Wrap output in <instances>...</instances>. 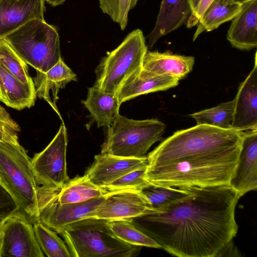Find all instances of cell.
Wrapping results in <instances>:
<instances>
[{"mask_svg": "<svg viewBox=\"0 0 257 257\" xmlns=\"http://www.w3.org/2000/svg\"><path fill=\"white\" fill-rule=\"evenodd\" d=\"M186 188L187 194L133 219L135 226L173 255L217 256L237 234L240 197L229 184Z\"/></svg>", "mask_w": 257, "mask_h": 257, "instance_id": "obj_1", "label": "cell"}, {"mask_svg": "<svg viewBox=\"0 0 257 257\" xmlns=\"http://www.w3.org/2000/svg\"><path fill=\"white\" fill-rule=\"evenodd\" d=\"M244 133L206 124L177 131L149 154L147 166L201 158L239 157Z\"/></svg>", "mask_w": 257, "mask_h": 257, "instance_id": "obj_2", "label": "cell"}, {"mask_svg": "<svg viewBox=\"0 0 257 257\" xmlns=\"http://www.w3.org/2000/svg\"><path fill=\"white\" fill-rule=\"evenodd\" d=\"M0 185L33 224L40 221L42 210L57 200L60 190L40 185L25 149L19 143L7 142H0Z\"/></svg>", "mask_w": 257, "mask_h": 257, "instance_id": "obj_3", "label": "cell"}, {"mask_svg": "<svg viewBox=\"0 0 257 257\" xmlns=\"http://www.w3.org/2000/svg\"><path fill=\"white\" fill-rule=\"evenodd\" d=\"M238 157L201 158L147 166L145 179L156 186L181 189L227 185Z\"/></svg>", "mask_w": 257, "mask_h": 257, "instance_id": "obj_4", "label": "cell"}, {"mask_svg": "<svg viewBox=\"0 0 257 257\" xmlns=\"http://www.w3.org/2000/svg\"><path fill=\"white\" fill-rule=\"evenodd\" d=\"M72 257H133L141 247L126 243L112 232L108 221L86 218L66 226L60 233Z\"/></svg>", "mask_w": 257, "mask_h": 257, "instance_id": "obj_5", "label": "cell"}, {"mask_svg": "<svg viewBox=\"0 0 257 257\" xmlns=\"http://www.w3.org/2000/svg\"><path fill=\"white\" fill-rule=\"evenodd\" d=\"M3 38L36 71L46 72L62 58L58 33L45 20H32Z\"/></svg>", "mask_w": 257, "mask_h": 257, "instance_id": "obj_6", "label": "cell"}, {"mask_svg": "<svg viewBox=\"0 0 257 257\" xmlns=\"http://www.w3.org/2000/svg\"><path fill=\"white\" fill-rule=\"evenodd\" d=\"M166 125L157 119L137 120L118 114L107 126L101 153L125 157L146 156L151 146L161 140Z\"/></svg>", "mask_w": 257, "mask_h": 257, "instance_id": "obj_7", "label": "cell"}, {"mask_svg": "<svg viewBox=\"0 0 257 257\" xmlns=\"http://www.w3.org/2000/svg\"><path fill=\"white\" fill-rule=\"evenodd\" d=\"M148 47L143 32L138 29L129 33L122 42L103 57L96 70L94 86L116 95L123 81L142 68Z\"/></svg>", "mask_w": 257, "mask_h": 257, "instance_id": "obj_8", "label": "cell"}, {"mask_svg": "<svg viewBox=\"0 0 257 257\" xmlns=\"http://www.w3.org/2000/svg\"><path fill=\"white\" fill-rule=\"evenodd\" d=\"M67 143L66 128L63 123L49 144L31 159L33 171L40 185L61 189L69 180L66 162Z\"/></svg>", "mask_w": 257, "mask_h": 257, "instance_id": "obj_9", "label": "cell"}, {"mask_svg": "<svg viewBox=\"0 0 257 257\" xmlns=\"http://www.w3.org/2000/svg\"><path fill=\"white\" fill-rule=\"evenodd\" d=\"M33 224L18 212L5 219L2 226L0 257H44Z\"/></svg>", "mask_w": 257, "mask_h": 257, "instance_id": "obj_10", "label": "cell"}, {"mask_svg": "<svg viewBox=\"0 0 257 257\" xmlns=\"http://www.w3.org/2000/svg\"><path fill=\"white\" fill-rule=\"evenodd\" d=\"M152 205L141 192L133 189L107 192L103 202L85 218L112 221L133 219L147 213Z\"/></svg>", "mask_w": 257, "mask_h": 257, "instance_id": "obj_11", "label": "cell"}, {"mask_svg": "<svg viewBox=\"0 0 257 257\" xmlns=\"http://www.w3.org/2000/svg\"><path fill=\"white\" fill-rule=\"evenodd\" d=\"M147 156L125 157L101 153L94 156L84 175L93 184L103 189L125 174L147 167Z\"/></svg>", "mask_w": 257, "mask_h": 257, "instance_id": "obj_12", "label": "cell"}, {"mask_svg": "<svg viewBox=\"0 0 257 257\" xmlns=\"http://www.w3.org/2000/svg\"><path fill=\"white\" fill-rule=\"evenodd\" d=\"M230 185L240 197L257 189V130L244 132Z\"/></svg>", "mask_w": 257, "mask_h": 257, "instance_id": "obj_13", "label": "cell"}, {"mask_svg": "<svg viewBox=\"0 0 257 257\" xmlns=\"http://www.w3.org/2000/svg\"><path fill=\"white\" fill-rule=\"evenodd\" d=\"M257 62L238 87L234 98V109L231 127L240 131L257 130Z\"/></svg>", "mask_w": 257, "mask_h": 257, "instance_id": "obj_14", "label": "cell"}, {"mask_svg": "<svg viewBox=\"0 0 257 257\" xmlns=\"http://www.w3.org/2000/svg\"><path fill=\"white\" fill-rule=\"evenodd\" d=\"M103 196L80 203L60 204L57 200L41 212L39 220L47 227L60 233L68 225L86 218L104 200Z\"/></svg>", "mask_w": 257, "mask_h": 257, "instance_id": "obj_15", "label": "cell"}, {"mask_svg": "<svg viewBox=\"0 0 257 257\" xmlns=\"http://www.w3.org/2000/svg\"><path fill=\"white\" fill-rule=\"evenodd\" d=\"M45 1L0 0V38L32 20H44Z\"/></svg>", "mask_w": 257, "mask_h": 257, "instance_id": "obj_16", "label": "cell"}, {"mask_svg": "<svg viewBox=\"0 0 257 257\" xmlns=\"http://www.w3.org/2000/svg\"><path fill=\"white\" fill-rule=\"evenodd\" d=\"M179 80L159 75L142 68L130 75L118 89L116 95L122 103L141 95L164 91L177 86Z\"/></svg>", "mask_w": 257, "mask_h": 257, "instance_id": "obj_17", "label": "cell"}, {"mask_svg": "<svg viewBox=\"0 0 257 257\" xmlns=\"http://www.w3.org/2000/svg\"><path fill=\"white\" fill-rule=\"evenodd\" d=\"M226 39L231 46L242 50L257 46V0L241 5L239 13L232 20Z\"/></svg>", "mask_w": 257, "mask_h": 257, "instance_id": "obj_18", "label": "cell"}, {"mask_svg": "<svg viewBox=\"0 0 257 257\" xmlns=\"http://www.w3.org/2000/svg\"><path fill=\"white\" fill-rule=\"evenodd\" d=\"M36 72L34 84L37 95L47 101L62 120L56 105L58 94L68 83L77 81L76 74L62 58L47 72Z\"/></svg>", "mask_w": 257, "mask_h": 257, "instance_id": "obj_19", "label": "cell"}, {"mask_svg": "<svg viewBox=\"0 0 257 257\" xmlns=\"http://www.w3.org/2000/svg\"><path fill=\"white\" fill-rule=\"evenodd\" d=\"M192 13L189 0H162L155 26L148 36L151 48L162 37L187 22Z\"/></svg>", "mask_w": 257, "mask_h": 257, "instance_id": "obj_20", "label": "cell"}, {"mask_svg": "<svg viewBox=\"0 0 257 257\" xmlns=\"http://www.w3.org/2000/svg\"><path fill=\"white\" fill-rule=\"evenodd\" d=\"M195 58L192 56L174 54L170 51H147L142 67L150 72L170 76L180 80L193 69Z\"/></svg>", "mask_w": 257, "mask_h": 257, "instance_id": "obj_21", "label": "cell"}, {"mask_svg": "<svg viewBox=\"0 0 257 257\" xmlns=\"http://www.w3.org/2000/svg\"><path fill=\"white\" fill-rule=\"evenodd\" d=\"M0 92L1 101L17 110L33 106L37 96L34 82L23 83L1 64Z\"/></svg>", "mask_w": 257, "mask_h": 257, "instance_id": "obj_22", "label": "cell"}, {"mask_svg": "<svg viewBox=\"0 0 257 257\" xmlns=\"http://www.w3.org/2000/svg\"><path fill=\"white\" fill-rule=\"evenodd\" d=\"M82 103L89 110L98 127L107 126L119 114L121 103L116 94L104 92L93 86L88 88Z\"/></svg>", "mask_w": 257, "mask_h": 257, "instance_id": "obj_23", "label": "cell"}, {"mask_svg": "<svg viewBox=\"0 0 257 257\" xmlns=\"http://www.w3.org/2000/svg\"><path fill=\"white\" fill-rule=\"evenodd\" d=\"M241 5L224 0H214L197 24L194 34L195 41L204 32H210L221 24L232 20L240 11Z\"/></svg>", "mask_w": 257, "mask_h": 257, "instance_id": "obj_24", "label": "cell"}, {"mask_svg": "<svg viewBox=\"0 0 257 257\" xmlns=\"http://www.w3.org/2000/svg\"><path fill=\"white\" fill-rule=\"evenodd\" d=\"M107 192L93 184L84 175L69 179L60 189L57 202L70 204L85 202L103 196Z\"/></svg>", "mask_w": 257, "mask_h": 257, "instance_id": "obj_25", "label": "cell"}, {"mask_svg": "<svg viewBox=\"0 0 257 257\" xmlns=\"http://www.w3.org/2000/svg\"><path fill=\"white\" fill-rule=\"evenodd\" d=\"M110 229L122 241L128 244L161 248L152 237L138 228L132 219H120L108 221Z\"/></svg>", "mask_w": 257, "mask_h": 257, "instance_id": "obj_26", "label": "cell"}, {"mask_svg": "<svg viewBox=\"0 0 257 257\" xmlns=\"http://www.w3.org/2000/svg\"><path fill=\"white\" fill-rule=\"evenodd\" d=\"M234 100L189 115L197 124H206L222 129H230L233 117Z\"/></svg>", "mask_w": 257, "mask_h": 257, "instance_id": "obj_27", "label": "cell"}, {"mask_svg": "<svg viewBox=\"0 0 257 257\" xmlns=\"http://www.w3.org/2000/svg\"><path fill=\"white\" fill-rule=\"evenodd\" d=\"M38 243L43 253L48 257H72L65 243L57 234L41 221L33 224Z\"/></svg>", "mask_w": 257, "mask_h": 257, "instance_id": "obj_28", "label": "cell"}, {"mask_svg": "<svg viewBox=\"0 0 257 257\" xmlns=\"http://www.w3.org/2000/svg\"><path fill=\"white\" fill-rule=\"evenodd\" d=\"M0 64L23 83L34 82L27 64L4 38H0Z\"/></svg>", "mask_w": 257, "mask_h": 257, "instance_id": "obj_29", "label": "cell"}, {"mask_svg": "<svg viewBox=\"0 0 257 257\" xmlns=\"http://www.w3.org/2000/svg\"><path fill=\"white\" fill-rule=\"evenodd\" d=\"M138 0H99V7L122 30L125 28L129 11L134 8Z\"/></svg>", "mask_w": 257, "mask_h": 257, "instance_id": "obj_30", "label": "cell"}, {"mask_svg": "<svg viewBox=\"0 0 257 257\" xmlns=\"http://www.w3.org/2000/svg\"><path fill=\"white\" fill-rule=\"evenodd\" d=\"M141 192L147 198L152 207H157L188 193L186 188H177L156 186L148 183Z\"/></svg>", "mask_w": 257, "mask_h": 257, "instance_id": "obj_31", "label": "cell"}, {"mask_svg": "<svg viewBox=\"0 0 257 257\" xmlns=\"http://www.w3.org/2000/svg\"><path fill=\"white\" fill-rule=\"evenodd\" d=\"M147 167L134 170L111 182L103 189L107 192L133 189L141 191L148 183L145 179Z\"/></svg>", "mask_w": 257, "mask_h": 257, "instance_id": "obj_32", "label": "cell"}, {"mask_svg": "<svg viewBox=\"0 0 257 257\" xmlns=\"http://www.w3.org/2000/svg\"><path fill=\"white\" fill-rule=\"evenodd\" d=\"M20 128L5 108L0 105V142L18 143Z\"/></svg>", "mask_w": 257, "mask_h": 257, "instance_id": "obj_33", "label": "cell"}, {"mask_svg": "<svg viewBox=\"0 0 257 257\" xmlns=\"http://www.w3.org/2000/svg\"><path fill=\"white\" fill-rule=\"evenodd\" d=\"M19 211V207L8 191L0 185V221Z\"/></svg>", "mask_w": 257, "mask_h": 257, "instance_id": "obj_34", "label": "cell"}, {"mask_svg": "<svg viewBox=\"0 0 257 257\" xmlns=\"http://www.w3.org/2000/svg\"><path fill=\"white\" fill-rule=\"evenodd\" d=\"M214 0H200L195 11L191 14L186 22L187 27L191 28L196 26L206 10Z\"/></svg>", "mask_w": 257, "mask_h": 257, "instance_id": "obj_35", "label": "cell"}, {"mask_svg": "<svg viewBox=\"0 0 257 257\" xmlns=\"http://www.w3.org/2000/svg\"><path fill=\"white\" fill-rule=\"evenodd\" d=\"M46 2L52 6H57L62 4L66 0H45Z\"/></svg>", "mask_w": 257, "mask_h": 257, "instance_id": "obj_36", "label": "cell"}, {"mask_svg": "<svg viewBox=\"0 0 257 257\" xmlns=\"http://www.w3.org/2000/svg\"><path fill=\"white\" fill-rule=\"evenodd\" d=\"M200 0H189V3L192 9V13L197 8Z\"/></svg>", "mask_w": 257, "mask_h": 257, "instance_id": "obj_37", "label": "cell"}, {"mask_svg": "<svg viewBox=\"0 0 257 257\" xmlns=\"http://www.w3.org/2000/svg\"><path fill=\"white\" fill-rule=\"evenodd\" d=\"M226 2L229 3H235L242 5L245 3H246L250 0H224Z\"/></svg>", "mask_w": 257, "mask_h": 257, "instance_id": "obj_38", "label": "cell"}, {"mask_svg": "<svg viewBox=\"0 0 257 257\" xmlns=\"http://www.w3.org/2000/svg\"><path fill=\"white\" fill-rule=\"evenodd\" d=\"M4 221H0V251L2 243V226Z\"/></svg>", "mask_w": 257, "mask_h": 257, "instance_id": "obj_39", "label": "cell"}]
</instances>
